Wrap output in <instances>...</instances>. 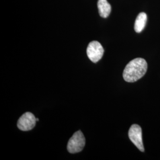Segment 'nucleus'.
<instances>
[{"label":"nucleus","instance_id":"obj_1","mask_svg":"<svg viewBox=\"0 0 160 160\" xmlns=\"http://www.w3.org/2000/svg\"><path fill=\"white\" fill-rule=\"evenodd\" d=\"M148 68L147 61L141 58H135L125 67L123 77L128 82H134L141 79L146 74Z\"/></svg>","mask_w":160,"mask_h":160},{"label":"nucleus","instance_id":"obj_2","mask_svg":"<svg viewBox=\"0 0 160 160\" xmlns=\"http://www.w3.org/2000/svg\"><path fill=\"white\" fill-rule=\"evenodd\" d=\"M86 143L84 135L81 131H77L73 134L69 140L67 145V149L69 152L75 154L81 151Z\"/></svg>","mask_w":160,"mask_h":160},{"label":"nucleus","instance_id":"obj_3","mask_svg":"<svg viewBox=\"0 0 160 160\" xmlns=\"http://www.w3.org/2000/svg\"><path fill=\"white\" fill-rule=\"evenodd\" d=\"M87 54L92 62L96 63L103 57L104 54L103 46L97 41L91 42L87 48Z\"/></svg>","mask_w":160,"mask_h":160},{"label":"nucleus","instance_id":"obj_4","mask_svg":"<svg viewBox=\"0 0 160 160\" xmlns=\"http://www.w3.org/2000/svg\"><path fill=\"white\" fill-rule=\"evenodd\" d=\"M128 136L133 143L137 147L141 152L144 151L142 137V129L137 124L132 125L128 132Z\"/></svg>","mask_w":160,"mask_h":160},{"label":"nucleus","instance_id":"obj_5","mask_svg":"<svg viewBox=\"0 0 160 160\" xmlns=\"http://www.w3.org/2000/svg\"><path fill=\"white\" fill-rule=\"evenodd\" d=\"M36 122L34 114L30 112H26L19 118L17 122V127L21 131H28L34 128Z\"/></svg>","mask_w":160,"mask_h":160},{"label":"nucleus","instance_id":"obj_6","mask_svg":"<svg viewBox=\"0 0 160 160\" xmlns=\"http://www.w3.org/2000/svg\"><path fill=\"white\" fill-rule=\"evenodd\" d=\"M97 7L100 16L103 18L109 17L112 10V7L108 0H98Z\"/></svg>","mask_w":160,"mask_h":160},{"label":"nucleus","instance_id":"obj_7","mask_svg":"<svg viewBox=\"0 0 160 160\" xmlns=\"http://www.w3.org/2000/svg\"><path fill=\"white\" fill-rule=\"evenodd\" d=\"M147 20V16L145 12H140L138 16L134 26L135 31L137 33H141L145 27Z\"/></svg>","mask_w":160,"mask_h":160},{"label":"nucleus","instance_id":"obj_8","mask_svg":"<svg viewBox=\"0 0 160 160\" xmlns=\"http://www.w3.org/2000/svg\"><path fill=\"white\" fill-rule=\"evenodd\" d=\"M39 119H38V118H36V121H37V122H38V121H39Z\"/></svg>","mask_w":160,"mask_h":160}]
</instances>
